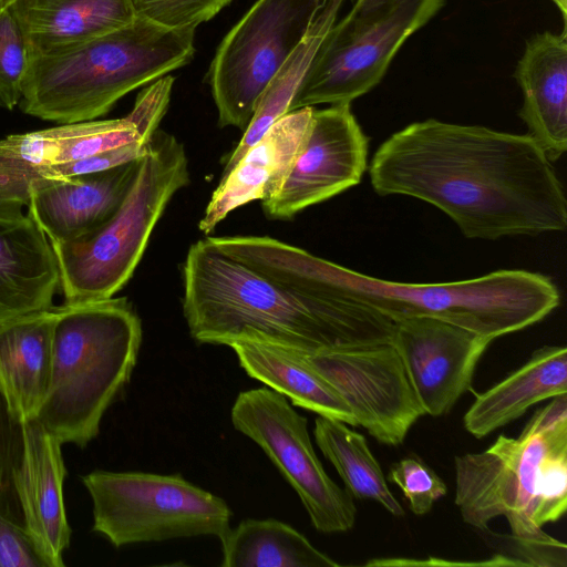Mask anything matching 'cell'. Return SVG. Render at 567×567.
<instances>
[{"label": "cell", "mask_w": 567, "mask_h": 567, "mask_svg": "<svg viewBox=\"0 0 567 567\" xmlns=\"http://www.w3.org/2000/svg\"><path fill=\"white\" fill-rule=\"evenodd\" d=\"M234 427L254 441L290 484L321 533L351 529L353 497L326 473L312 446L307 419L270 388L243 391L231 408Z\"/></svg>", "instance_id": "11"}, {"label": "cell", "mask_w": 567, "mask_h": 567, "mask_svg": "<svg viewBox=\"0 0 567 567\" xmlns=\"http://www.w3.org/2000/svg\"><path fill=\"white\" fill-rule=\"evenodd\" d=\"M256 268L298 300H350L393 321L429 317L492 340L542 321L560 303L556 285L538 272L509 269L453 282H396L360 274L274 238L261 245Z\"/></svg>", "instance_id": "2"}, {"label": "cell", "mask_w": 567, "mask_h": 567, "mask_svg": "<svg viewBox=\"0 0 567 567\" xmlns=\"http://www.w3.org/2000/svg\"><path fill=\"white\" fill-rule=\"evenodd\" d=\"M326 1L257 0L226 34L208 72L221 127H247L265 86Z\"/></svg>", "instance_id": "10"}, {"label": "cell", "mask_w": 567, "mask_h": 567, "mask_svg": "<svg viewBox=\"0 0 567 567\" xmlns=\"http://www.w3.org/2000/svg\"><path fill=\"white\" fill-rule=\"evenodd\" d=\"M20 424L13 417L0 391V512L10 516L9 499L16 496L12 468L19 443Z\"/></svg>", "instance_id": "33"}, {"label": "cell", "mask_w": 567, "mask_h": 567, "mask_svg": "<svg viewBox=\"0 0 567 567\" xmlns=\"http://www.w3.org/2000/svg\"><path fill=\"white\" fill-rule=\"evenodd\" d=\"M368 138L350 104L313 109L306 138L279 190L262 200L271 219H290L359 184L367 169Z\"/></svg>", "instance_id": "13"}, {"label": "cell", "mask_w": 567, "mask_h": 567, "mask_svg": "<svg viewBox=\"0 0 567 567\" xmlns=\"http://www.w3.org/2000/svg\"><path fill=\"white\" fill-rule=\"evenodd\" d=\"M31 56L52 54L130 24L132 0H7Z\"/></svg>", "instance_id": "20"}, {"label": "cell", "mask_w": 567, "mask_h": 567, "mask_svg": "<svg viewBox=\"0 0 567 567\" xmlns=\"http://www.w3.org/2000/svg\"><path fill=\"white\" fill-rule=\"evenodd\" d=\"M138 163L140 159L89 174L38 181L30 188L28 214L50 243L83 238L117 210Z\"/></svg>", "instance_id": "16"}, {"label": "cell", "mask_w": 567, "mask_h": 567, "mask_svg": "<svg viewBox=\"0 0 567 567\" xmlns=\"http://www.w3.org/2000/svg\"><path fill=\"white\" fill-rule=\"evenodd\" d=\"M313 109L306 106L281 116L221 176L198 224L200 231L210 234L230 212L279 190L306 138Z\"/></svg>", "instance_id": "17"}, {"label": "cell", "mask_w": 567, "mask_h": 567, "mask_svg": "<svg viewBox=\"0 0 567 567\" xmlns=\"http://www.w3.org/2000/svg\"><path fill=\"white\" fill-rule=\"evenodd\" d=\"M30 63L24 34L9 9L0 8V107L19 105Z\"/></svg>", "instance_id": "28"}, {"label": "cell", "mask_w": 567, "mask_h": 567, "mask_svg": "<svg viewBox=\"0 0 567 567\" xmlns=\"http://www.w3.org/2000/svg\"><path fill=\"white\" fill-rule=\"evenodd\" d=\"M515 79L523 94L519 116L527 135L550 162L567 150V32L533 37L519 59Z\"/></svg>", "instance_id": "18"}, {"label": "cell", "mask_w": 567, "mask_h": 567, "mask_svg": "<svg viewBox=\"0 0 567 567\" xmlns=\"http://www.w3.org/2000/svg\"><path fill=\"white\" fill-rule=\"evenodd\" d=\"M480 532L486 544L496 550L503 566H561L567 565L566 544L545 532L536 536L497 534L488 527Z\"/></svg>", "instance_id": "29"}, {"label": "cell", "mask_w": 567, "mask_h": 567, "mask_svg": "<svg viewBox=\"0 0 567 567\" xmlns=\"http://www.w3.org/2000/svg\"><path fill=\"white\" fill-rule=\"evenodd\" d=\"M492 341L443 320L413 317L394 321L391 343L424 413L441 416L471 388L476 365Z\"/></svg>", "instance_id": "14"}, {"label": "cell", "mask_w": 567, "mask_h": 567, "mask_svg": "<svg viewBox=\"0 0 567 567\" xmlns=\"http://www.w3.org/2000/svg\"><path fill=\"white\" fill-rule=\"evenodd\" d=\"M370 182L445 213L467 238L565 230L567 200L551 162L527 135L429 118L374 153Z\"/></svg>", "instance_id": "1"}, {"label": "cell", "mask_w": 567, "mask_h": 567, "mask_svg": "<svg viewBox=\"0 0 567 567\" xmlns=\"http://www.w3.org/2000/svg\"><path fill=\"white\" fill-rule=\"evenodd\" d=\"M58 288L56 258L34 219L0 217V323L51 309Z\"/></svg>", "instance_id": "19"}, {"label": "cell", "mask_w": 567, "mask_h": 567, "mask_svg": "<svg viewBox=\"0 0 567 567\" xmlns=\"http://www.w3.org/2000/svg\"><path fill=\"white\" fill-rule=\"evenodd\" d=\"M55 308L0 323V391L20 423L37 419L51 372Z\"/></svg>", "instance_id": "21"}, {"label": "cell", "mask_w": 567, "mask_h": 567, "mask_svg": "<svg viewBox=\"0 0 567 567\" xmlns=\"http://www.w3.org/2000/svg\"><path fill=\"white\" fill-rule=\"evenodd\" d=\"M455 505L477 530L499 516L517 536H536L567 507V398H551L518 437L499 435L480 453L455 456Z\"/></svg>", "instance_id": "6"}, {"label": "cell", "mask_w": 567, "mask_h": 567, "mask_svg": "<svg viewBox=\"0 0 567 567\" xmlns=\"http://www.w3.org/2000/svg\"><path fill=\"white\" fill-rule=\"evenodd\" d=\"M343 0H327L312 19L302 40L272 75L260 94L255 112L237 146L223 162L225 176L267 130L289 112L311 61L336 23Z\"/></svg>", "instance_id": "24"}, {"label": "cell", "mask_w": 567, "mask_h": 567, "mask_svg": "<svg viewBox=\"0 0 567 567\" xmlns=\"http://www.w3.org/2000/svg\"><path fill=\"white\" fill-rule=\"evenodd\" d=\"M0 567H47L22 524L1 512Z\"/></svg>", "instance_id": "32"}, {"label": "cell", "mask_w": 567, "mask_h": 567, "mask_svg": "<svg viewBox=\"0 0 567 567\" xmlns=\"http://www.w3.org/2000/svg\"><path fill=\"white\" fill-rule=\"evenodd\" d=\"M567 393V349L545 346L507 378L478 394L463 424L477 439L520 417L532 405Z\"/></svg>", "instance_id": "23"}, {"label": "cell", "mask_w": 567, "mask_h": 567, "mask_svg": "<svg viewBox=\"0 0 567 567\" xmlns=\"http://www.w3.org/2000/svg\"><path fill=\"white\" fill-rule=\"evenodd\" d=\"M19 424L12 486L22 525L47 566L63 567L71 527L63 496L62 443L37 419Z\"/></svg>", "instance_id": "15"}, {"label": "cell", "mask_w": 567, "mask_h": 567, "mask_svg": "<svg viewBox=\"0 0 567 567\" xmlns=\"http://www.w3.org/2000/svg\"><path fill=\"white\" fill-rule=\"evenodd\" d=\"M194 32L136 17L65 50L31 56L19 106L59 124L96 120L128 92L188 63Z\"/></svg>", "instance_id": "4"}, {"label": "cell", "mask_w": 567, "mask_h": 567, "mask_svg": "<svg viewBox=\"0 0 567 567\" xmlns=\"http://www.w3.org/2000/svg\"><path fill=\"white\" fill-rule=\"evenodd\" d=\"M389 481L402 491L411 512L422 516L447 493L444 481L419 456L411 455L392 464Z\"/></svg>", "instance_id": "30"}, {"label": "cell", "mask_w": 567, "mask_h": 567, "mask_svg": "<svg viewBox=\"0 0 567 567\" xmlns=\"http://www.w3.org/2000/svg\"><path fill=\"white\" fill-rule=\"evenodd\" d=\"M7 0H0V8H2L6 4Z\"/></svg>", "instance_id": "36"}, {"label": "cell", "mask_w": 567, "mask_h": 567, "mask_svg": "<svg viewBox=\"0 0 567 567\" xmlns=\"http://www.w3.org/2000/svg\"><path fill=\"white\" fill-rule=\"evenodd\" d=\"M554 3L557 6L559 11L561 12L564 23H566V17H567V0H553Z\"/></svg>", "instance_id": "35"}, {"label": "cell", "mask_w": 567, "mask_h": 567, "mask_svg": "<svg viewBox=\"0 0 567 567\" xmlns=\"http://www.w3.org/2000/svg\"><path fill=\"white\" fill-rule=\"evenodd\" d=\"M444 0H401L362 18L337 20L317 50L289 112L317 104H350L372 90L403 43Z\"/></svg>", "instance_id": "9"}, {"label": "cell", "mask_w": 567, "mask_h": 567, "mask_svg": "<svg viewBox=\"0 0 567 567\" xmlns=\"http://www.w3.org/2000/svg\"><path fill=\"white\" fill-rule=\"evenodd\" d=\"M305 354L349 405L358 426L382 444H402L425 414L392 343Z\"/></svg>", "instance_id": "12"}, {"label": "cell", "mask_w": 567, "mask_h": 567, "mask_svg": "<svg viewBox=\"0 0 567 567\" xmlns=\"http://www.w3.org/2000/svg\"><path fill=\"white\" fill-rule=\"evenodd\" d=\"M142 323L126 298L55 308L47 394L37 420L62 444L86 446L131 380Z\"/></svg>", "instance_id": "5"}, {"label": "cell", "mask_w": 567, "mask_h": 567, "mask_svg": "<svg viewBox=\"0 0 567 567\" xmlns=\"http://www.w3.org/2000/svg\"><path fill=\"white\" fill-rule=\"evenodd\" d=\"M223 567H336L331 557L278 519H245L221 538Z\"/></svg>", "instance_id": "26"}, {"label": "cell", "mask_w": 567, "mask_h": 567, "mask_svg": "<svg viewBox=\"0 0 567 567\" xmlns=\"http://www.w3.org/2000/svg\"><path fill=\"white\" fill-rule=\"evenodd\" d=\"M313 433L319 449L353 498L377 502L393 516H404L403 507L390 491L382 468L362 434L344 422L321 415L315 421Z\"/></svg>", "instance_id": "27"}, {"label": "cell", "mask_w": 567, "mask_h": 567, "mask_svg": "<svg viewBox=\"0 0 567 567\" xmlns=\"http://www.w3.org/2000/svg\"><path fill=\"white\" fill-rule=\"evenodd\" d=\"M239 365L252 379L318 415L358 426L349 405L306 359L303 351L256 338L228 342Z\"/></svg>", "instance_id": "22"}, {"label": "cell", "mask_w": 567, "mask_h": 567, "mask_svg": "<svg viewBox=\"0 0 567 567\" xmlns=\"http://www.w3.org/2000/svg\"><path fill=\"white\" fill-rule=\"evenodd\" d=\"M399 1L401 0H353L351 9L346 16L349 18H362Z\"/></svg>", "instance_id": "34"}, {"label": "cell", "mask_w": 567, "mask_h": 567, "mask_svg": "<svg viewBox=\"0 0 567 567\" xmlns=\"http://www.w3.org/2000/svg\"><path fill=\"white\" fill-rule=\"evenodd\" d=\"M93 504V532L114 547L216 536L230 529L227 503L183 476L96 470L81 477Z\"/></svg>", "instance_id": "8"}, {"label": "cell", "mask_w": 567, "mask_h": 567, "mask_svg": "<svg viewBox=\"0 0 567 567\" xmlns=\"http://www.w3.org/2000/svg\"><path fill=\"white\" fill-rule=\"evenodd\" d=\"M231 0H132L136 17L168 29H194Z\"/></svg>", "instance_id": "31"}, {"label": "cell", "mask_w": 567, "mask_h": 567, "mask_svg": "<svg viewBox=\"0 0 567 567\" xmlns=\"http://www.w3.org/2000/svg\"><path fill=\"white\" fill-rule=\"evenodd\" d=\"M74 134L75 123H69L0 140V217L24 214L39 168L73 162Z\"/></svg>", "instance_id": "25"}, {"label": "cell", "mask_w": 567, "mask_h": 567, "mask_svg": "<svg viewBox=\"0 0 567 567\" xmlns=\"http://www.w3.org/2000/svg\"><path fill=\"white\" fill-rule=\"evenodd\" d=\"M188 184V161L183 144L157 128L114 215L83 238L50 243L65 302L109 299L118 292L142 259L168 202Z\"/></svg>", "instance_id": "7"}, {"label": "cell", "mask_w": 567, "mask_h": 567, "mask_svg": "<svg viewBox=\"0 0 567 567\" xmlns=\"http://www.w3.org/2000/svg\"><path fill=\"white\" fill-rule=\"evenodd\" d=\"M183 313L198 343L256 338L307 353L391 343L385 331L320 317L274 282L220 250L194 243L183 265Z\"/></svg>", "instance_id": "3"}]
</instances>
